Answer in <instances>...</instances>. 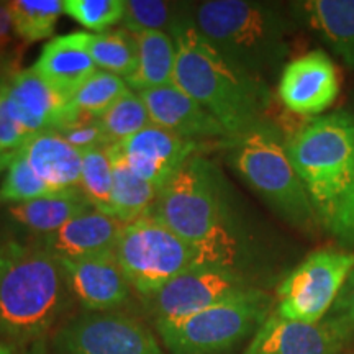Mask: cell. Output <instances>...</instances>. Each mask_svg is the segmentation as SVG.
<instances>
[{
	"mask_svg": "<svg viewBox=\"0 0 354 354\" xmlns=\"http://www.w3.org/2000/svg\"><path fill=\"white\" fill-rule=\"evenodd\" d=\"M46 196H56V194L35 174L25 158L17 153L12 158L0 184V205L30 202Z\"/></svg>",
	"mask_w": 354,
	"mask_h": 354,
	"instance_id": "obj_31",
	"label": "cell"
},
{
	"mask_svg": "<svg viewBox=\"0 0 354 354\" xmlns=\"http://www.w3.org/2000/svg\"><path fill=\"white\" fill-rule=\"evenodd\" d=\"M353 269L351 251L342 248L313 251L277 286L274 312L287 320L320 323L328 315Z\"/></svg>",
	"mask_w": 354,
	"mask_h": 354,
	"instance_id": "obj_9",
	"label": "cell"
},
{
	"mask_svg": "<svg viewBox=\"0 0 354 354\" xmlns=\"http://www.w3.org/2000/svg\"><path fill=\"white\" fill-rule=\"evenodd\" d=\"M287 154L325 228L354 187V117L338 110L312 118L287 140Z\"/></svg>",
	"mask_w": 354,
	"mask_h": 354,
	"instance_id": "obj_6",
	"label": "cell"
},
{
	"mask_svg": "<svg viewBox=\"0 0 354 354\" xmlns=\"http://www.w3.org/2000/svg\"><path fill=\"white\" fill-rule=\"evenodd\" d=\"M113 256L140 297L202 266L197 251L189 243L149 215L125 225Z\"/></svg>",
	"mask_w": 354,
	"mask_h": 354,
	"instance_id": "obj_8",
	"label": "cell"
},
{
	"mask_svg": "<svg viewBox=\"0 0 354 354\" xmlns=\"http://www.w3.org/2000/svg\"><path fill=\"white\" fill-rule=\"evenodd\" d=\"M99 120L105 131V136H107L109 146L123 143V141L135 136L136 133L153 125L143 99L138 95V92L131 91V88L115 102Z\"/></svg>",
	"mask_w": 354,
	"mask_h": 354,
	"instance_id": "obj_30",
	"label": "cell"
},
{
	"mask_svg": "<svg viewBox=\"0 0 354 354\" xmlns=\"http://www.w3.org/2000/svg\"><path fill=\"white\" fill-rule=\"evenodd\" d=\"M7 167H8V165L6 161H2V159H0V172L2 171H7Z\"/></svg>",
	"mask_w": 354,
	"mask_h": 354,
	"instance_id": "obj_39",
	"label": "cell"
},
{
	"mask_svg": "<svg viewBox=\"0 0 354 354\" xmlns=\"http://www.w3.org/2000/svg\"><path fill=\"white\" fill-rule=\"evenodd\" d=\"M71 294L61 261L37 243L6 246L0 274V336L26 346L43 339L68 308Z\"/></svg>",
	"mask_w": 354,
	"mask_h": 354,
	"instance_id": "obj_4",
	"label": "cell"
},
{
	"mask_svg": "<svg viewBox=\"0 0 354 354\" xmlns=\"http://www.w3.org/2000/svg\"><path fill=\"white\" fill-rule=\"evenodd\" d=\"M112 187V159L109 146H99L84 151L79 192L88 205L102 214L113 216Z\"/></svg>",
	"mask_w": 354,
	"mask_h": 354,
	"instance_id": "obj_28",
	"label": "cell"
},
{
	"mask_svg": "<svg viewBox=\"0 0 354 354\" xmlns=\"http://www.w3.org/2000/svg\"><path fill=\"white\" fill-rule=\"evenodd\" d=\"M127 223L102 214L99 210H87L77 215L57 232L33 243L59 259H77L113 253L118 236Z\"/></svg>",
	"mask_w": 354,
	"mask_h": 354,
	"instance_id": "obj_18",
	"label": "cell"
},
{
	"mask_svg": "<svg viewBox=\"0 0 354 354\" xmlns=\"http://www.w3.org/2000/svg\"><path fill=\"white\" fill-rule=\"evenodd\" d=\"M130 87L125 79L107 71L97 69L81 87L69 97V109L74 113L87 115L92 118H100Z\"/></svg>",
	"mask_w": 354,
	"mask_h": 354,
	"instance_id": "obj_29",
	"label": "cell"
},
{
	"mask_svg": "<svg viewBox=\"0 0 354 354\" xmlns=\"http://www.w3.org/2000/svg\"><path fill=\"white\" fill-rule=\"evenodd\" d=\"M232 203L220 167L198 153L159 189L149 216L189 243L202 266L243 271L245 234Z\"/></svg>",
	"mask_w": 354,
	"mask_h": 354,
	"instance_id": "obj_1",
	"label": "cell"
},
{
	"mask_svg": "<svg viewBox=\"0 0 354 354\" xmlns=\"http://www.w3.org/2000/svg\"><path fill=\"white\" fill-rule=\"evenodd\" d=\"M323 322L328 323L346 346L354 343V269Z\"/></svg>",
	"mask_w": 354,
	"mask_h": 354,
	"instance_id": "obj_34",
	"label": "cell"
},
{
	"mask_svg": "<svg viewBox=\"0 0 354 354\" xmlns=\"http://www.w3.org/2000/svg\"><path fill=\"white\" fill-rule=\"evenodd\" d=\"M7 73H10V71H8V69H3V68H0V79H2L3 76H6Z\"/></svg>",
	"mask_w": 354,
	"mask_h": 354,
	"instance_id": "obj_40",
	"label": "cell"
},
{
	"mask_svg": "<svg viewBox=\"0 0 354 354\" xmlns=\"http://www.w3.org/2000/svg\"><path fill=\"white\" fill-rule=\"evenodd\" d=\"M7 110L30 136L56 130L71 115L69 99L32 68L10 71L0 81Z\"/></svg>",
	"mask_w": 354,
	"mask_h": 354,
	"instance_id": "obj_13",
	"label": "cell"
},
{
	"mask_svg": "<svg viewBox=\"0 0 354 354\" xmlns=\"http://www.w3.org/2000/svg\"><path fill=\"white\" fill-rule=\"evenodd\" d=\"M59 261L71 294L84 312H109L130 297L131 286L113 253Z\"/></svg>",
	"mask_w": 354,
	"mask_h": 354,
	"instance_id": "obj_15",
	"label": "cell"
},
{
	"mask_svg": "<svg viewBox=\"0 0 354 354\" xmlns=\"http://www.w3.org/2000/svg\"><path fill=\"white\" fill-rule=\"evenodd\" d=\"M13 33L26 43L53 37L59 17L64 13L63 0H13L8 2Z\"/></svg>",
	"mask_w": 354,
	"mask_h": 354,
	"instance_id": "obj_27",
	"label": "cell"
},
{
	"mask_svg": "<svg viewBox=\"0 0 354 354\" xmlns=\"http://www.w3.org/2000/svg\"><path fill=\"white\" fill-rule=\"evenodd\" d=\"M82 41L95 66L102 71L128 79L138 66V44L127 30L104 33L82 32Z\"/></svg>",
	"mask_w": 354,
	"mask_h": 354,
	"instance_id": "obj_25",
	"label": "cell"
},
{
	"mask_svg": "<svg viewBox=\"0 0 354 354\" xmlns=\"http://www.w3.org/2000/svg\"><path fill=\"white\" fill-rule=\"evenodd\" d=\"M19 153L55 194L79 192L82 153L57 131L37 133L21 146Z\"/></svg>",
	"mask_w": 354,
	"mask_h": 354,
	"instance_id": "obj_19",
	"label": "cell"
},
{
	"mask_svg": "<svg viewBox=\"0 0 354 354\" xmlns=\"http://www.w3.org/2000/svg\"><path fill=\"white\" fill-rule=\"evenodd\" d=\"M138 44V66L127 86L135 92L149 88L176 86V43L171 35L165 32L133 33Z\"/></svg>",
	"mask_w": 354,
	"mask_h": 354,
	"instance_id": "obj_23",
	"label": "cell"
},
{
	"mask_svg": "<svg viewBox=\"0 0 354 354\" xmlns=\"http://www.w3.org/2000/svg\"><path fill=\"white\" fill-rule=\"evenodd\" d=\"M0 354H46L44 339L35 342L26 346H12V344H0Z\"/></svg>",
	"mask_w": 354,
	"mask_h": 354,
	"instance_id": "obj_37",
	"label": "cell"
},
{
	"mask_svg": "<svg viewBox=\"0 0 354 354\" xmlns=\"http://www.w3.org/2000/svg\"><path fill=\"white\" fill-rule=\"evenodd\" d=\"M55 131L59 133L71 146H74L81 153L99 148V146H109L107 136H105L99 118L74 113L73 110H71L68 120L57 127Z\"/></svg>",
	"mask_w": 354,
	"mask_h": 354,
	"instance_id": "obj_33",
	"label": "cell"
},
{
	"mask_svg": "<svg viewBox=\"0 0 354 354\" xmlns=\"http://www.w3.org/2000/svg\"><path fill=\"white\" fill-rule=\"evenodd\" d=\"M171 37L177 51L176 86L197 100L225 128L230 140L269 120V84L250 76L216 51L192 25L189 10Z\"/></svg>",
	"mask_w": 354,
	"mask_h": 354,
	"instance_id": "obj_2",
	"label": "cell"
},
{
	"mask_svg": "<svg viewBox=\"0 0 354 354\" xmlns=\"http://www.w3.org/2000/svg\"><path fill=\"white\" fill-rule=\"evenodd\" d=\"M274 300L259 287L172 322H154L171 354H225L253 336L272 313Z\"/></svg>",
	"mask_w": 354,
	"mask_h": 354,
	"instance_id": "obj_7",
	"label": "cell"
},
{
	"mask_svg": "<svg viewBox=\"0 0 354 354\" xmlns=\"http://www.w3.org/2000/svg\"><path fill=\"white\" fill-rule=\"evenodd\" d=\"M342 250H351L354 246V187L331 216L325 227Z\"/></svg>",
	"mask_w": 354,
	"mask_h": 354,
	"instance_id": "obj_35",
	"label": "cell"
},
{
	"mask_svg": "<svg viewBox=\"0 0 354 354\" xmlns=\"http://www.w3.org/2000/svg\"><path fill=\"white\" fill-rule=\"evenodd\" d=\"M56 354H165L153 331L128 313L82 312L53 339Z\"/></svg>",
	"mask_w": 354,
	"mask_h": 354,
	"instance_id": "obj_11",
	"label": "cell"
},
{
	"mask_svg": "<svg viewBox=\"0 0 354 354\" xmlns=\"http://www.w3.org/2000/svg\"><path fill=\"white\" fill-rule=\"evenodd\" d=\"M338 71L323 50L308 51L289 61L279 76L277 95L292 113L322 117L339 94Z\"/></svg>",
	"mask_w": 354,
	"mask_h": 354,
	"instance_id": "obj_12",
	"label": "cell"
},
{
	"mask_svg": "<svg viewBox=\"0 0 354 354\" xmlns=\"http://www.w3.org/2000/svg\"><path fill=\"white\" fill-rule=\"evenodd\" d=\"M192 25L216 51L259 81L281 76L297 32L289 7L256 0H207L190 3Z\"/></svg>",
	"mask_w": 354,
	"mask_h": 354,
	"instance_id": "obj_3",
	"label": "cell"
},
{
	"mask_svg": "<svg viewBox=\"0 0 354 354\" xmlns=\"http://www.w3.org/2000/svg\"><path fill=\"white\" fill-rule=\"evenodd\" d=\"M13 33V24L10 8H8V2H0V57H2L3 51H6L7 44L10 43Z\"/></svg>",
	"mask_w": 354,
	"mask_h": 354,
	"instance_id": "obj_36",
	"label": "cell"
},
{
	"mask_svg": "<svg viewBox=\"0 0 354 354\" xmlns=\"http://www.w3.org/2000/svg\"><path fill=\"white\" fill-rule=\"evenodd\" d=\"M125 0H64V13L95 33L122 21Z\"/></svg>",
	"mask_w": 354,
	"mask_h": 354,
	"instance_id": "obj_32",
	"label": "cell"
},
{
	"mask_svg": "<svg viewBox=\"0 0 354 354\" xmlns=\"http://www.w3.org/2000/svg\"><path fill=\"white\" fill-rule=\"evenodd\" d=\"M118 148L136 176L161 189L189 158L205 148V143L183 138L153 123L118 143Z\"/></svg>",
	"mask_w": 354,
	"mask_h": 354,
	"instance_id": "obj_14",
	"label": "cell"
},
{
	"mask_svg": "<svg viewBox=\"0 0 354 354\" xmlns=\"http://www.w3.org/2000/svg\"><path fill=\"white\" fill-rule=\"evenodd\" d=\"M289 10L354 71V0H302L290 2Z\"/></svg>",
	"mask_w": 354,
	"mask_h": 354,
	"instance_id": "obj_20",
	"label": "cell"
},
{
	"mask_svg": "<svg viewBox=\"0 0 354 354\" xmlns=\"http://www.w3.org/2000/svg\"><path fill=\"white\" fill-rule=\"evenodd\" d=\"M33 69L69 99L99 68L84 46L82 32H73L44 44Z\"/></svg>",
	"mask_w": 354,
	"mask_h": 354,
	"instance_id": "obj_21",
	"label": "cell"
},
{
	"mask_svg": "<svg viewBox=\"0 0 354 354\" xmlns=\"http://www.w3.org/2000/svg\"><path fill=\"white\" fill-rule=\"evenodd\" d=\"M154 125L166 128L183 138L205 143L230 140L225 128L205 109L177 86H166L138 92Z\"/></svg>",
	"mask_w": 354,
	"mask_h": 354,
	"instance_id": "obj_16",
	"label": "cell"
},
{
	"mask_svg": "<svg viewBox=\"0 0 354 354\" xmlns=\"http://www.w3.org/2000/svg\"><path fill=\"white\" fill-rule=\"evenodd\" d=\"M91 209L81 192H68L7 205L6 216L24 232L43 238Z\"/></svg>",
	"mask_w": 354,
	"mask_h": 354,
	"instance_id": "obj_22",
	"label": "cell"
},
{
	"mask_svg": "<svg viewBox=\"0 0 354 354\" xmlns=\"http://www.w3.org/2000/svg\"><path fill=\"white\" fill-rule=\"evenodd\" d=\"M346 344L326 322L287 320L272 312L243 354H342Z\"/></svg>",
	"mask_w": 354,
	"mask_h": 354,
	"instance_id": "obj_17",
	"label": "cell"
},
{
	"mask_svg": "<svg viewBox=\"0 0 354 354\" xmlns=\"http://www.w3.org/2000/svg\"><path fill=\"white\" fill-rule=\"evenodd\" d=\"M353 354H354V353H353Z\"/></svg>",
	"mask_w": 354,
	"mask_h": 354,
	"instance_id": "obj_41",
	"label": "cell"
},
{
	"mask_svg": "<svg viewBox=\"0 0 354 354\" xmlns=\"http://www.w3.org/2000/svg\"><path fill=\"white\" fill-rule=\"evenodd\" d=\"M256 289L245 271L218 266H197L141 297L154 322L190 317Z\"/></svg>",
	"mask_w": 354,
	"mask_h": 354,
	"instance_id": "obj_10",
	"label": "cell"
},
{
	"mask_svg": "<svg viewBox=\"0 0 354 354\" xmlns=\"http://www.w3.org/2000/svg\"><path fill=\"white\" fill-rule=\"evenodd\" d=\"M109 153L112 159V207L115 218L123 223H131L151 214L159 187L146 183L130 169L118 145L109 146Z\"/></svg>",
	"mask_w": 354,
	"mask_h": 354,
	"instance_id": "obj_24",
	"label": "cell"
},
{
	"mask_svg": "<svg viewBox=\"0 0 354 354\" xmlns=\"http://www.w3.org/2000/svg\"><path fill=\"white\" fill-rule=\"evenodd\" d=\"M189 2L165 0H125L122 28L130 33L165 32L171 35L187 15Z\"/></svg>",
	"mask_w": 354,
	"mask_h": 354,
	"instance_id": "obj_26",
	"label": "cell"
},
{
	"mask_svg": "<svg viewBox=\"0 0 354 354\" xmlns=\"http://www.w3.org/2000/svg\"><path fill=\"white\" fill-rule=\"evenodd\" d=\"M3 264H6V246L0 245V274H2Z\"/></svg>",
	"mask_w": 354,
	"mask_h": 354,
	"instance_id": "obj_38",
	"label": "cell"
},
{
	"mask_svg": "<svg viewBox=\"0 0 354 354\" xmlns=\"http://www.w3.org/2000/svg\"><path fill=\"white\" fill-rule=\"evenodd\" d=\"M233 171L290 227L315 233L320 220L287 154V138L271 120L223 146Z\"/></svg>",
	"mask_w": 354,
	"mask_h": 354,
	"instance_id": "obj_5",
	"label": "cell"
}]
</instances>
